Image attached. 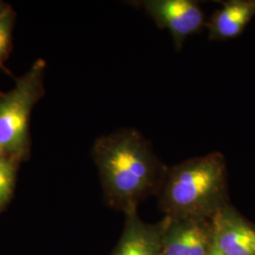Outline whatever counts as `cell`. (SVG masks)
Returning a JSON list of instances; mask_svg holds the SVG:
<instances>
[{
  "label": "cell",
  "instance_id": "6da1fadb",
  "mask_svg": "<svg viewBox=\"0 0 255 255\" xmlns=\"http://www.w3.org/2000/svg\"><path fill=\"white\" fill-rule=\"evenodd\" d=\"M106 201L126 213L149 193L161 188L167 168L150 143L134 128L98 138L92 148Z\"/></svg>",
  "mask_w": 255,
  "mask_h": 255
},
{
  "label": "cell",
  "instance_id": "7a4b0ae2",
  "mask_svg": "<svg viewBox=\"0 0 255 255\" xmlns=\"http://www.w3.org/2000/svg\"><path fill=\"white\" fill-rule=\"evenodd\" d=\"M226 162L220 152L192 158L167 169L161 205L174 219H203L227 205Z\"/></svg>",
  "mask_w": 255,
  "mask_h": 255
},
{
  "label": "cell",
  "instance_id": "3957f363",
  "mask_svg": "<svg viewBox=\"0 0 255 255\" xmlns=\"http://www.w3.org/2000/svg\"><path fill=\"white\" fill-rule=\"evenodd\" d=\"M46 68L44 60H37L10 90L0 92V149L20 163L30 153V116L45 95Z\"/></svg>",
  "mask_w": 255,
  "mask_h": 255
},
{
  "label": "cell",
  "instance_id": "277c9868",
  "mask_svg": "<svg viewBox=\"0 0 255 255\" xmlns=\"http://www.w3.org/2000/svg\"><path fill=\"white\" fill-rule=\"evenodd\" d=\"M130 5L142 9L159 28L167 29L176 51H180L189 36L201 33L206 19L200 2L194 0H140Z\"/></svg>",
  "mask_w": 255,
  "mask_h": 255
},
{
  "label": "cell",
  "instance_id": "5b68a950",
  "mask_svg": "<svg viewBox=\"0 0 255 255\" xmlns=\"http://www.w3.org/2000/svg\"><path fill=\"white\" fill-rule=\"evenodd\" d=\"M212 246L227 255H255V229L228 204L213 216Z\"/></svg>",
  "mask_w": 255,
  "mask_h": 255
},
{
  "label": "cell",
  "instance_id": "8992f818",
  "mask_svg": "<svg viewBox=\"0 0 255 255\" xmlns=\"http://www.w3.org/2000/svg\"><path fill=\"white\" fill-rule=\"evenodd\" d=\"M202 219H174L163 235L161 255H208L212 236Z\"/></svg>",
  "mask_w": 255,
  "mask_h": 255
},
{
  "label": "cell",
  "instance_id": "52a82bcc",
  "mask_svg": "<svg viewBox=\"0 0 255 255\" xmlns=\"http://www.w3.org/2000/svg\"><path fill=\"white\" fill-rule=\"evenodd\" d=\"M221 8L206 19L210 41H227L240 36L255 16V0L219 1Z\"/></svg>",
  "mask_w": 255,
  "mask_h": 255
},
{
  "label": "cell",
  "instance_id": "ba28073f",
  "mask_svg": "<svg viewBox=\"0 0 255 255\" xmlns=\"http://www.w3.org/2000/svg\"><path fill=\"white\" fill-rule=\"evenodd\" d=\"M127 214V223L113 255H161L163 235L137 218L135 209Z\"/></svg>",
  "mask_w": 255,
  "mask_h": 255
},
{
  "label": "cell",
  "instance_id": "9c48e42d",
  "mask_svg": "<svg viewBox=\"0 0 255 255\" xmlns=\"http://www.w3.org/2000/svg\"><path fill=\"white\" fill-rule=\"evenodd\" d=\"M20 164L17 160L7 156L0 162V212L7 206L12 197Z\"/></svg>",
  "mask_w": 255,
  "mask_h": 255
},
{
  "label": "cell",
  "instance_id": "30bf717a",
  "mask_svg": "<svg viewBox=\"0 0 255 255\" xmlns=\"http://www.w3.org/2000/svg\"><path fill=\"white\" fill-rule=\"evenodd\" d=\"M15 12L9 4L0 1V66L8 58L11 48V35Z\"/></svg>",
  "mask_w": 255,
  "mask_h": 255
},
{
  "label": "cell",
  "instance_id": "8fae6325",
  "mask_svg": "<svg viewBox=\"0 0 255 255\" xmlns=\"http://www.w3.org/2000/svg\"><path fill=\"white\" fill-rule=\"evenodd\" d=\"M208 255H224V254H222L221 252H219V250H217L215 247L211 246V249H210L209 254Z\"/></svg>",
  "mask_w": 255,
  "mask_h": 255
},
{
  "label": "cell",
  "instance_id": "7c38bea8",
  "mask_svg": "<svg viewBox=\"0 0 255 255\" xmlns=\"http://www.w3.org/2000/svg\"><path fill=\"white\" fill-rule=\"evenodd\" d=\"M5 157V155L3 154V152L1 151V149H0V162L2 161V159Z\"/></svg>",
  "mask_w": 255,
  "mask_h": 255
}]
</instances>
